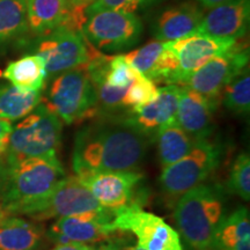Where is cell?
I'll list each match as a JSON object with an SVG mask.
<instances>
[{
  "label": "cell",
  "instance_id": "31",
  "mask_svg": "<svg viewBox=\"0 0 250 250\" xmlns=\"http://www.w3.org/2000/svg\"><path fill=\"white\" fill-rule=\"evenodd\" d=\"M12 129H13V126H12L11 122L0 117V155L5 154L7 152L8 140Z\"/></svg>",
  "mask_w": 250,
  "mask_h": 250
},
{
  "label": "cell",
  "instance_id": "36",
  "mask_svg": "<svg viewBox=\"0 0 250 250\" xmlns=\"http://www.w3.org/2000/svg\"><path fill=\"white\" fill-rule=\"evenodd\" d=\"M6 215H7V214L5 213V211L2 210V208H1V206H0V221H1L2 219H5Z\"/></svg>",
  "mask_w": 250,
  "mask_h": 250
},
{
  "label": "cell",
  "instance_id": "20",
  "mask_svg": "<svg viewBox=\"0 0 250 250\" xmlns=\"http://www.w3.org/2000/svg\"><path fill=\"white\" fill-rule=\"evenodd\" d=\"M212 250H250V217L247 208L224 215L215 232Z\"/></svg>",
  "mask_w": 250,
  "mask_h": 250
},
{
  "label": "cell",
  "instance_id": "2",
  "mask_svg": "<svg viewBox=\"0 0 250 250\" xmlns=\"http://www.w3.org/2000/svg\"><path fill=\"white\" fill-rule=\"evenodd\" d=\"M65 170L57 156L27 158L7 164L0 206L6 214L44 198L64 179Z\"/></svg>",
  "mask_w": 250,
  "mask_h": 250
},
{
  "label": "cell",
  "instance_id": "8",
  "mask_svg": "<svg viewBox=\"0 0 250 250\" xmlns=\"http://www.w3.org/2000/svg\"><path fill=\"white\" fill-rule=\"evenodd\" d=\"M105 210L77 176H66L44 198L21 208L15 214H23L35 221L72 217Z\"/></svg>",
  "mask_w": 250,
  "mask_h": 250
},
{
  "label": "cell",
  "instance_id": "23",
  "mask_svg": "<svg viewBox=\"0 0 250 250\" xmlns=\"http://www.w3.org/2000/svg\"><path fill=\"white\" fill-rule=\"evenodd\" d=\"M155 134L159 160L164 168L184 158L195 143L176 121L162 125Z\"/></svg>",
  "mask_w": 250,
  "mask_h": 250
},
{
  "label": "cell",
  "instance_id": "24",
  "mask_svg": "<svg viewBox=\"0 0 250 250\" xmlns=\"http://www.w3.org/2000/svg\"><path fill=\"white\" fill-rule=\"evenodd\" d=\"M41 103V93L14 85L0 86V117L18 121L26 117Z\"/></svg>",
  "mask_w": 250,
  "mask_h": 250
},
{
  "label": "cell",
  "instance_id": "26",
  "mask_svg": "<svg viewBox=\"0 0 250 250\" xmlns=\"http://www.w3.org/2000/svg\"><path fill=\"white\" fill-rule=\"evenodd\" d=\"M224 104L236 115H248L250 110V74L245 68L236 74L224 90Z\"/></svg>",
  "mask_w": 250,
  "mask_h": 250
},
{
  "label": "cell",
  "instance_id": "33",
  "mask_svg": "<svg viewBox=\"0 0 250 250\" xmlns=\"http://www.w3.org/2000/svg\"><path fill=\"white\" fill-rule=\"evenodd\" d=\"M95 0H68L70 5L74 8H87L90 6Z\"/></svg>",
  "mask_w": 250,
  "mask_h": 250
},
{
  "label": "cell",
  "instance_id": "37",
  "mask_svg": "<svg viewBox=\"0 0 250 250\" xmlns=\"http://www.w3.org/2000/svg\"><path fill=\"white\" fill-rule=\"evenodd\" d=\"M126 250H143V249H139L138 247H126Z\"/></svg>",
  "mask_w": 250,
  "mask_h": 250
},
{
  "label": "cell",
  "instance_id": "35",
  "mask_svg": "<svg viewBox=\"0 0 250 250\" xmlns=\"http://www.w3.org/2000/svg\"><path fill=\"white\" fill-rule=\"evenodd\" d=\"M197 2H199L203 7H206V8H211V7H214V6H217L219 4H221V2L224 1H227V0H196Z\"/></svg>",
  "mask_w": 250,
  "mask_h": 250
},
{
  "label": "cell",
  "instance_id": "30",
  "mask_svg": "<svg viewBox=\"0 0 250 250\" xmlns=\"http://www.w3.org/2000/svg\"><path fill=\"white\" fill-rule=\"evenodd\" d=\"M155 0H95L86 8V14L100 11H117L136 14L137 11L151 5Z\"/></svg>",
  "mask_w": 250,
  "mask_h": 250
},
{
  "label": "cell",
  "instance_id": "9",
  "mask_svg": "<svg viewBox=\"0 0 250 250\" xmlns=\"http://www.w3.org/2000/svg\"><path fill=\"white\" fill-rule=\"evenodd\" d=\"M112 227L117 232H130L143 250H184L180 234L158 215L131 204L115 211Z\"/></svg>",
  "mask_w": 250,
  "mask_h": 250
},
{
  "label": "cell",
  "instance_id": "13",
  "mask_svg": "<svg viewBox=\"0 0 250 250\" xmlns=\"http://www.w3.org/2000/svg\"><path fill=\"white\" fill-rule=\"evenodd\" d=\"M235 43L236 40L218 39L198 33L167 42L179 62L176 85L180 86L190 74L210 62L212 58L228 51Z\"/></svg>",
  "mask_w": 250,
  "mask_h": 250
},
{
  "label": "cell",
  "instance_id": "5",
  "mask_svg": "<svg viewBox=\"0 0 250 250\" xmlns=\"http://www.w3.org/2000/svg\"><path fill=\"white\" fill-rule=\"evenodd\" d=\"M45 104L66 124L96 116L98 100L87 65L58 74L50 86Z\"/></svg>",
  "mask_w": 250,
  "mask_h": 250
},
{
  "label": "cell",
  "instance_id": "29",
  "mask_svg": "<svg viewBox=\"0 0 250 250\" xmlns=\"http://www.w3.org/2000/svg\"><path fill=\"white\" fill-rule=\"evenodd\" d=\"M228 190L239 196L243 201L250 199V159L248 153L237 155L230 169L229 180L227 183Z\"/></svg>",
  "mask_w": 250,
  "mask_h": 250
},
{
  "label": "cell",
  "instance_id": "4",
  "mask_svg": "<svg viewBox=\"0 0 250 250\" xmlns=\"http://www.w3.org/2000/svg\"><path fill=\"white\" fill-rule=\"evenodd\" d=\"M62 122L55 112L40 103L12 129L7 147V164L27 158L57 156L62 138Z\"/></svg>",
  "mask_w": 250,
  "mask_h": 250
},
{
  "label": "cell",
  "instance_id": "11",
  "mask_svg": "<svg viewBox=\"0 0 250 250\" xmlns=\"http://www.w3.org/2000/svg\"><path fill=\"white\" fill-rule=\"evenodd\" d=\"M248 61V48L239 46L235 43L228 51L212 58L210 62L190 74L181 85L218 102L219 96L227 83L236 74L245 70Z\"/></svg>",
  "mask_w": 250,
  "mask_h": 250
},
{
  "label": "cell",
  "instance_id": "17",
  "mask_svg": "<svg viewBox=\"0 0 250 250\" xmlns=\"http://www.w3.org/2000/svg\"><path fill=\"white\" fill-rule=\"evenodd\" d=\"M182 87L167 85L158 88V98L147 104L131 110V116L126 118L137 129L148 134L155 133L162 125L175 121Z\"/></svg>",
  "mask_w": 250,
  "mask_h": 250
},
{
  "label": "cell",
  "instance_id": "19",
  "mask_svg": "<svg viewBox=\"0 0 250 250\" xmlns=\"http://www.w3.org/2000/svg\"><path fill=\"white\" fill-rule=\"evenodd\" d=\"M72 6L68 0H27L28 29L45 35L67 21Z\"/></svg>",
  "mask_w": 250,
  "mask_h": 250
},
{
  "label": "cell",
  "instance_id": "12",
  "mask_svg": "<svg viewBox=\"0 0 250 250\" xmlns=\"http://www.w3.org/2000/svg\"><path fill=\"white\" fill-rule=\"evenodd\" d=\"M76 176L100 205L111 211L131 205L134 188L143 179V174L134 170L85 171Z\"/></svg>",
  "mask_w": 250,
  "mask_h": 250
},
{
  "label": "cell",
  "instance_id": "28",
  "mask_svg": "<svg viewBox=\"0 0 250 250\" xmlns=\"http://www.w3.org/2000/svg\"><path fill=\"white\" fill-rule=\"evenodd\" d=\"M158 87L154 81L149 80L148 78L144 77L137 72L134 80L127 87L123 101H122V107L130 108V111L134 110V109L154 101L158 98Z\"/></svg>",
  "mask_w": 250,
  "mask_h": 250
},
{
  "label": "cell",
  "instance_id": "15",
  "mask_svg": "<svg viewBox=\"0 0 250 250\" xmlns=\"http://www.w3.org/2000/svg\"><path fill=\"white\" fill-rule=\"evenodd\" d=\"M250 0H227L211 7L203 17L198 34L236 40L248 31Z\"/></svg>",
  "mask_w": 250,
  "mask_h": 250
},
{
  "label": "cell",
  "instance_id": "21",
  "mask_svg": "<svg viewBox=\"0 0 250 250\" xmlns=\"http://www.w3.org/2000/svg\"><path fill=\"white\" fill-rule=\"evenodd\" d=\"M44 235L39 224L21 218H5L0 221V250H37Z\"/></svg>",
  "mask_w": 250,
  "mask_h": 250
},
{
  "label": "cell",
  "instance_id": "16",
  "mask_svg": "<svg viewBox=\"0 0 250 250\" xmlns=\"http://www.w3.org/2000/svg\"><path fill=\"white\" fill-rule=\"evenodd\" d=\"M217 105L218 102L182 87L175 121L193 142L208 139L213 131V114Z\"/></svg>",
  "mask_w": 250,
  "mask_h": 250
},
{
  "label": "cell",
  "instance_id": "10",
  "mask_svg": "<svg viewBox=\"0 0 250 250\" xmlns=\"http://www.w3.org/2000/svg\"><path fill=\"white\" fill-rule=\"evenodd\" d=\"M37 55L44 61L46 76H57L86 66L98 52L87 42L83 31L58 27L40 41Z\"/></svg>",
  "mask_w": 250,
  "mask_h": 250
},
{
  "label": "cell",
  "instance_id": "22",
  "mask_svg": "<svg viewBox=\"0 0 250 250\" xmlns=\"http://www.w3.org/2000/svg\"><path fill=\"white\" fill-rule=\"evenodd\" d=\"M2 77L20 88L40 92L46 78L45 64L39 55H28L11 62L2 72Z\"/></svg>",
  "mask_w": 250,
  "mask_h": 250
},
{
  "label": "cell",
  "instance_id": "18",
  "mask_svg": "<svg viewBox=\"0 0 250 250\" xmlns=\"http://www.w3.org/2000/svg\"><path fill=\"white\" fill-rule=\"evenodd\" d=\"M204 12L191 1L173 5L161 12L154 23L156 41L170 42L190 36L198 31Z\"/></svg>",
  "mask_w": 250,
  "mask_h": 250
},
{
  "label": "cell",
  "instance_id": "25",
  "mask_svg": "<svg viewBox=\"0 0 250 250\" xmlns=\"http://www.w3.org/2000/svg\"><path fill=\"white\" fill-rule=\"evenodd\" d=\"M28 30L27 0H0V43L18 39Z\"/></svg>",
  "mask_w": 250,
  "mask_h": 250
},
{
  "label": "cell",
  "instance_id": "34",
  "mask_svg": "<svg viewBox=\"0 0 250 250\" xmlns=\"http://www.w3.org/2000/svg\"><path fill=\"white\" fill-rule=\"evenodd\" d=\"M94 250H126V248H123V247L120 246V243L108 242V243H103V245L99 246L98 248Z\"/></svg>",
  "mask_w": 250,
  "mask_h": 250
},
{
  "label": "cell",
  "instance_id": "6",
  "mask_svg": "<svg viewBox=\"0 0 250 250\" xmlns=\"http://www.w3.org/2000/svg\"><path fill=\"white\" fill-rule=\"evenodd\" d=\"M223 148L208 139L196 140L184 158L164 168L159 179L162 192L179 199L184 192L202 184L217 169Z\"/></svg>",
  "mask_w": 250,
  "mask_h": 250
},
{
  "label": "cell",
  "instance_id": "3",
  "mask_svg": "<svg viewBox=\"0 0 250 250\" xmlns=\"http://www.w3.org/2000/svg\"><path fill=\"white\" fill-rule=\"evenodd\" d=\"M224 217V196L218 187L199 184L176 201L174 219L183 240L195 250H212Z\"/></svg>",
  "mask_w": 250,
  "mask_h": 250
},
{
  "label": "cell",
  "instance_id": "14",
  "mask_svg": "<svg viewBox=\"0 0 250 250\" xmlns=\"http://www.w3.org/2000/svg\"><path fill=\"white\" fill-rule=\"evenodd\" d=\"M115 211L105 210L88 212L80 215L58 218L50 226V234H61L71 242L89 243L108 240L117 230L112 227Z\"/></svg>",
  "mask_w": 250,
  "mask_h": 250
},
{
  "label": "cell",
  "instance_id": "1",
  "mask_svg": "<svg viewBox=\"0 0 250 250\" xmlns=\"http://www.w3.org/2000/svg\"><path fill=\"white\" fill-rule=\"evenodd\" d=\"M148 147V134L126 118L94 122L76 134L74 173L134 170L145 160Z\"/></svg>",
  "mask_w": 250,
  "mask_h": 250
},
{
  "label": "cell",
  "instance_id": "27",
  "mask_svg": "<svg viewBox=\"0 0 250 250\" xmlns=\"http://www.w3.org/2000/svg\"><path fill=\"white\" fill-rule=\"evenodd\" d=\"M165 46L166 42L155 40L142 48L133 50L130 54L125 55L124 57L139 74L154 81L156 68H158Z\"/></svg>",
  "mask_w": 250,
  "mask_h": 250
},
{
  "label": "cell",
  "instance_id": "32",
  "mask_svg": "<svg viewBox=\"0 0 250 250\" xmlns=\"http://www.w3.org/2000/svg\"><path fill=\"white\" fill-rule=\"evenodd\" d=\"M52 250H94V248L89 247L87 243L71 242L67 245H57Z\"/></svg>",
  "mask_w": 250,
  "mask_h": 250
},
{
  "label": "cell",
  "instance_id": "7",
  "mask_svg": "<svg viewBox=\"0 0 250 250\" xmlns=\"http://www.w3.org/2000/svg\"><path fill=\"white\" fill-rule=\"evenodd\" d=\"M81 31L93 48L117 52L132 48L139 42L143 23L137 14L100 11L86 14Z\"/></svg>",
  "mask_w": 250,
  "mask_h": 250
}]
</instances>
